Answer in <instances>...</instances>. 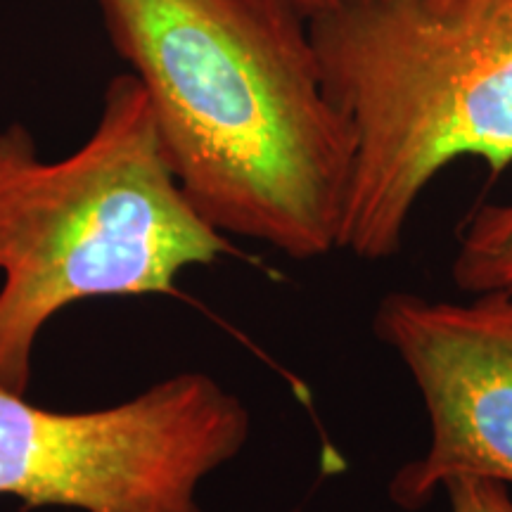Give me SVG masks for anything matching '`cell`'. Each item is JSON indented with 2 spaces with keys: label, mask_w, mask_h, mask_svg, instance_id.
Listing matches in <instances>:
<instances>
[{
  "label": "cell",
  "mask_w": 512,
  "mask_h": 512,
  "mask_svg": "<svg viewBox=\"0 0 512 512\" xmlns=\"http://www.w3.org/2000/svg\"><path fill=\"white\" fill-rule=\"evenodd\" d=\"M183 195L297 261L339 249L354 136L292 0H98Z\"/></svg>",
  "instance_id": "cell-1"
},
{
  "label": "cell",
  "mask_w": 512,
  "mask_h": 512,
  "mask_svg": "<svg viewBox=\"0 0 512 512\" xmlns=\"http://www.w3.org/2000/svg\"><path fill=\"white\" fill-rule=\"evenodd\" d=\"M230 252L183 195L131 72L60 159L19 121L0 128V387L27 396L38 337L67 306L174 292L185 268Z\"/></svg>",
  "instance_id": "cell-2"
},
{
  "label": "cell",
  "mask_w": 512,
  "mask_h": 512,
  "mask_svg": "<svg viewBox=\"0 0 512 512\" xmlns=\"http://www.w3.org/2000/svg\"><path fill=\"white\" fill-rule=\"evenodd\" d=\"M309 34L354 136L339 249L392 259L444 166L512 164V0H342Z\"/></svg>",
  "instance_id": "cell-3"
},
{
  "label": "cell",
  "mask_w": 512,
  "mask_h": 512,
  "mask_svg": "<svg viewBox=\"0 0 512 512\" xmlns=\"http://www.w3.org/2000/svg\"><path fill=\"white\" fill-rule=\"evenodd\" d=\"M252 413L207 373H181L117 406L60 413L0 387V498L24 510L204 512L211 472L242 453Z\"/></svg>",
  "instance_id": "cell-4"
},
{
  "label": "cell",
  "mask_w": 512,
  "mask_h": 512,
  "mask_svg": "<svg viewBox=\"0 0 512 512\" xmlns=\"http://www.w3.org/2000/svg\"><path fill=\"white\" fill-rule=\"evenodd\" d=\"M373 332L418 389L430 425L420 458L396 470L389 498L420 510L453 477L512 484V294L470 302L384 294Z\"/></svg>",
  "instance_id": "cell-5"
},
{
  "label": "cell",
  "mask_w": 512,
  "mask_h": 512,
  "mask_svg": "<svg viewBox=\"0 0 512 512\" xmlns=\"http://www.w3.org/2000/svg\"><path fill=\"white\" fill-rule=\"evenodd\" d=\"M451 280L465 294H512V202L482 204L460 226Z\"/></svg>",
  "instance_id": "cell-6"
},
{
  "label": "cell",
  "mask_w": 512,
  "mask_h": 512,
  "mask_svg": "<svg viewBox=\"0 0 512 512\" xmlns=\"http://www.w3.org/2000/svg\"><path fill=\"white\" fill-rule=\"evenodd\" d=\"M451 512H512L508 484L486 477H453L441 489Z\"/></svg>",
  "instance_id": "cell-7"
},
{
  "label": "cell",
  "mask_w": 512,
  "mask_h": 512,
  "mask_svg": "<svg viewBox=\"0 0 512 512\" xmlns=\"http://www.w3.org/2000/svg\"><path fill=\"white\" fill-rule=\"evenodd\" d=\"M294 5H297L299 10H304L306 15H311V12H318L323 8H330V5H337L342 3V0H292Z\"/></svg>",
  "instance_id": "cell-8"
}]
</instances>
